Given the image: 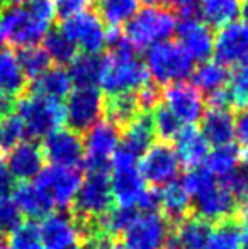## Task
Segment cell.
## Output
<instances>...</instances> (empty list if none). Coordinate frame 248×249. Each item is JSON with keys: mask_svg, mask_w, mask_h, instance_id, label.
I'll return each mask as SVG.
<instances>
[{"mask_svg": "<svg viewBox=\"0 0 248 249\" xmlns=\"http://www.w3.org/2000/svg\"><path fill=\"white\" fill-rule=\"evenodd\" d=\"M51 0H31L27 5H10L0 12V43L20 50L38 46L55 20Z\"/></svg>", "mask_w": 248, "mask_h": 249, "instance_id": "cell-1", "label": "cell"}, {"mask_svg": "<svg viewBox=\"0 0 248 249\" xmlns=\"http://www.w3.org/2000/svg\"><path fill=\"white\" fill-rule=\"evenodd\" d=\"M148 71L145 65L134 56V53L109 51L100 58L99 90L109 97L121 93H134L148 83Z\"/></svg>", "mask_w": 248, "mask_h": 249, "instance_id": "cell-2", "label": "cell"}, {"mask_svg": "<svg viewBox=\"0 0 248 249\" xmlns=\"http://www.w3.org/2000/svg\"><path fill=\"white\" fill-rule=\"evenodd\" d=\"M177 31V17L163 7H145L126 24L124 37L133 50H146L169 41Z\"/></svg>", "mask_w": 248, "mask_h": 249, "instance_id": "cell-3", "label": "cell"}, {"mask_svg": "<svg viewBox=\"0 0 248 249\" xmlns=\"http://www.w3.org/2000/svg\"><path fill=\"white\" fill-rule=\"evenodd\" d=\"M145 68L148 75L160 85L184 82L194 68V59L179 43L165 41L146 51Z\"/></svg>", "mask_w": 248, "mask_h": 249, "instance_id": "cell-4", "label": "cell"}, {"mask_svg": "<svg viewBox=\"0 0 248 249\" xmlns=\"http://www.w3.org/2000/svg\"><path fill=\"white\" fill-rule=\"evenodd\" d=\"M16 108L26 136L33 139L46 138L51 132L61 129L65 122V107L61 102L34 93L22 97L17 102Z\"/></svg>", "mask_w": 248, "mask_h": 249, "instance_id": "cell-5", "label": "cell"}, {"mask_svg": "<svg viewBox=\"0 0 248 249\" xmlns=\"http://www.w3.org/2000/svg\"><path fill=\"white\" fill-rule=\"evenodd\" d=\"M102 92L99 87H76L66 97L65 107V122L76 134L87 132L92 125L100 121L104 114Z\"/></svg>", "mask_w": 248, "mask_h": 249, "instance_id": "cell-6", "label": "cell"}, {"mask_svg": "<svg viewBox=\"0 0 248 249\" xmlns=\"http://www.w3.org/2000/svg\"><path fill=\"white\" fill-rule=\"evenodd\" d=\"M121 141V131L111 122L99 121L83 139V166L87 171H109L111 158Z\"/></svg>", "mask_w": 248, "mask_h": 249, "instance_id": "cell-7", "label": "cell"}, {"mask_svg": "<svg viewBox=\"0 0 248 249\" xmlns=\"http://www.w3.org/2000/svg\"><path fill=\"white\" fill-rule=\"evenodd\" d=\"M192 200V215L208 220L209 224L223 222L233 219L238 209V203L228 192V188L214 178L206 187H202L197 194L191 197Z\"/></svg>", "mask_w": 248, "mask_h": 249, "instance_id": "cell-8", "label": "cell"}, {"mask_svg": "<svg viewBox=\"0 0 248 249\" xmlns=\"http://www.w3.org/2000/svg\"><path fill=\"white\" fill-rule=\"evenodd\" d=\"M61 33L87 54H99L107 46V29L95 12L85 10L63 20Z\"/></svg>", "mask_w": 248, "mask_h": 249, "instance_id": "cell-9", "label": "cell"}, {"mask_svg": "<svg viewBox=\"0 0 248 249\" xmlns=\"http://www.w3.org/2000/svg\"><path fill=\"white\" fill-rule=\"evenodd\" d=\"M170 224L162 213H138L117 243L124 249H163Z\"/></svg>", "mask_w": 248, "mask_h": 249, "instance_id": "cell-10", "label": "cell"}, {"mask_svg": "<svg viewBox=\"0 0 248 249\" xmlns=\"http://www.w3.org/2000/svg\"><path fill=\"white\" fill-rule=\"evenodd\" d=\"M180 161L173 146L169 142H156L143 154L138 171L152 187L160 188L173 180L180 171Z\"/></svg>", "mask_w": 248, "mask_h": 249, "instance_id": "cell-11", "label": "cell"}, {"mask_svg": "<svg viewBox=\"0 0 248 249\" xmlns=\"http://www.w3.org/2000/svg\"><path fill=\"white\" fill-rule=\"evenodd\" d=\"M83 175L78 168H61L50 166L43 168L36 177V187L41 188L55 205L60 209H70L80 185H82Z\"/></svg>", "mask_w": 248, "mask_h": 249, "instance_id": "cell-12", "label": "cell"}, {"mask_svg": "<svg viewBox=\"0 0 248 249\" xmlns=\"http://www.w3.org/2000/svg\"><path fill=\"white\" fill-rule=\"evenodd\" d=\"M212 53L223 66H238L248 59V22L233 20L219 29Z\"/></svg>", "mask_w": 248, "mask_h": 249, "instance_id": "cell-13", "label": "cell"}, {"mask_svg": "<svg viewBox=\"0 0 248 249\" xmlns=\"http://www.w3.org/2000/svg\"><path fill=\"white\" fill-rule=\"evenodd\" d=\"M165 107L179 119L180 124L194 125L204 115V99L194 85L186 82L167 85L163 90Z\"/></svg>", "mask_w": 248, "mask_h": 249, "instance_id": "cell-14", "label": "cell"}, {"mask_svg": "<svg viewBox=\"0 0 248 249\" xmlns=\"http://www.w3.org/2000/svg\"><path fill=\"white\" fill-rule=\"evenodd\" d=\"M44 160L51 163V166L76 168L80 161H83V141L80 134L72 129H58L46 136L43 141Z\"/></svg>", "mask_w": 248, "mask_h": 249, "instance_id": "cell-15", "label": "cell"}, {"mask_svg": "<svg viewBox=\"0 0 248 249\" xmlns=\"http://www.w3.org/2000/svg\"><path fill=\"white\" fill-rule=\"evenodd\" d=\"M177 33L179 44L194 61H208L214 48V36L204 20L197 19L194 12L182 14L180 22H177Z\"/></svg>", "mask_w": 248, "mask_h": 249, "instance_id": "cell-16", "label": "cell"}, {"mask_svg": "<svg viewBox=\"0 0 248 249\" xmlns=\"http://www.w3.org/2000/svg\"><path fill=\"white\" fill-rule=\"evenodd\" d=\"M43 249H72L80 246V237L70 215L50 213L38 226Z\"/></svg>", "mask_w": 248, "mask_h": 249, "instance_id": "cell-17", "label": "cell"}, {"mask_svg": "<svg viewBox=\"0 0 248 249\" xmlns=\"http://www.w3.org/2000/svg\"><path fill=\"white\" fill-rule=\"evenodd\" d=\"M5 166L14 177V180L26 181L36 178L44 166L43 149L34 141H22L7 153Z\"/></svg>", "mask_w": 248, "mask_h": 249, "instance_id": "cell-18", "label": "cell"}, {"mask_svg": "<svg viewBox=\"0 0 248 249\" xmlns=\"http://www.w3.org/2000/svg\"><path fill=\"white\" fill-rule=\"evenodd\" d=\"M201 134L206 142L214 148L233 144L235 139V115L228 108H209L201 119Z\"/></svg>", "mask_w": 248, "mask_h": 249, "instance_id": "cell-19", "label": "cell"}, {"mask_svg": "<svg viewBox=\"0 0 248 249\" xmlns=\"http://www.w3.org/2000/svg\"><path fill=\"white\" fill-rule=\"evenodd\" d=\"M114 202L123 209H133L138 203L139 197L146 190V181L141 178L138 168H116L111 178Z\"/></svg>", "mask_w": 248, "mask_h": 249, "instance_id": "cell-20", "label": "cell"}, {"mask_svg": "<svg viewBox=\"0 0 248 249\" xmlns=\"http://www.w3.org/2000/svg\"><path fill=\"white\" fill-rule=\"evenodd\" d=\"M160 213L170 226L192 215V200L182 181H170L160 190Z\"/></svg>", "mask_w": 248, "mask_h": 249, "instance_id": "cell-21", "label": "cell"}, {"mask_svg": "<svg viewBox=\"0 0 248 249\" xmlns=\"http://www.w3.org/2000/svg\"><path fill=\"white\" fill-rule=\"evenodd\" d=\"M14 202L19 207L20 213L26 215L31 222L46 219L50 213H53L55 203L44 194L41 188L34 183H20L14 188Z\"/></svg>", "mask_w": 248, "mask_h": 249, "instance_id": "cell-22", "label": "cell"}, {"mask_svg": "<svg viewBox=\"0 0 248 249\" xmlns=\"http://www.w3.org/2000/svg\"><path fill=\"white\" fill-rule=\"evenodd\" d=\"M173 141H175V153L180 166H184L186 170L197 168L201 161H204L209 154V144L206 142L201 131L194 125H186L180 129Z\"/></svg>", "mask_w": 248, "mask_h": 249, "instance_id": "cell-23", "label": "cell"}, {"mask_svg": "<svg viewBox=\"0 0 248 249\" xmlns=\"http://www.w3.org/2000/svg\"><path fill=\"white\" fill-rule=\"evenodd\" d=\"M156 134L153 117L148 112H141L134 121H131L123 129V142L121 148L131 153L133 156H143L153 146Z\"/></svg>", "mask_w": 248, "mask_h": 249, "instance_id": "cell-24", "label": "cell"}, {"mask_svg": "<svg viewBox=\"0 0 248 249\" xmlns=\"http://www.w3.org/2000/svg\"><path fill=\"white\" fill-rule=\"evenodd\" d=\"M172 232L179 249H202L212 232V224L195 215H189L177 226H172Z\"/></svg>", "mask_w": 248, "mask_h": 249, "instance_id": "cell-25", "label": "cell"}, {"mask_svg": "<svg viewBox=\"0 0 248 249\" xmlns=\"http://www.w3.org/2000/svg\"><path fill=\"white\" fill-rule=\"evenodd\" d=\"M73 83L70 80L68 71L61 66H55V68L44 71L41 76H38L36 80H33L31 93L61 102L70 95Z\"/></svg>", "mask_w": 248, "mask_h": 249, "instance_id": "cell-26", "label": "cell"}, {"mask_svg": "<svg viewBox=\"0 0 248 249\" xmlns=\"http://www.w3.org/2000/svg\"><path fill=\"white\" fill-rule=\"evenodd\" d=\"M26 80L16 53L0 51V93L14 99L26 89Z\"/></svg>", "mask_w": 248, "mask_h": 249, "instance_id": "cell-27", "label": "cell"}, {"mask_svg": "<svg viewBox=\"0 0 248 249\" xmlns=\"http://www.w3.org/2000/svg\"><path fill=\"white\" fill-rule=\"evenodd\" d=\"M104 114H106V121L121 131L141 114L138 97L136 93H121V95L109 97L104 104Z\"/></svg>", "mask_w": 248, "mask_h": 249, "instance_id": "cell-28", "label": "cell"}, {"mask_svg": "<svg viewBox=\"0 0 248 249\" xmlns=\"http://www.w3.org/2000/svg\"><path fill=\"white\" fill-rule=\"evenodd\" d=\"M192 82L199 92H204L208 95L226 89V83L229 80L228 70L221 63L214 61H202L195 70H192Z\"/></svg>", "mask_w": 248, "mask_h": 249, "instance_id": "cell-29", "label": "cell"}, {"mask_svg": "<svg viewBox=\"0 0 248 249\" xmlns=\"http://www.w3.org/2000/svg\"><path fill=\"white\" fill-rule=\"evenodd\" d=\"M199 10L208 26L223 27L240 16L242 0H199Z\"/></svg>", "mask_w": 248, "mask_h": 249, "instance_id": "cell-30", "label": "cell"}, {"mask_svg": "<svg viewBox=\"0 0 248 249\" xmlns=\"http://www.w3.org/2000/svg\"><path fill=\"white\" fill-rule=\"evenodd\" d=\"M139 0H97L100 20L109 24L111 29H119L128 24L138 12Z\"/></svg>", "mask_w": 248, "mask_h": 249, "instance_id": "cell-31", "label": "cell"}, {"mask_svg": "<svg viewBox=\"0 0 248 249\" xmlns=\"http://www.w3.org/2000/svg\"><path fill=\"white\" fill-rule=\"evenodd\" d=\"M240 158H242V149L236 144L214 148V151L206 158V170L212 177H219L223 180L235 170H238Z\"/></svg>", "mask_w": 248, "mask_h": 249, "instance_id": "cell-32", "label": "cell"}, {"mask_svg": "<svg viewBox=\"0 0 248 249\" xmlns=\"http://www.w3.org/2000/svg\"><path fill=\"white\" fill-rule=\"evenodd\" d=\"M100 73V58L97 54H76L70 63L68 75L73 85L76 87H97Z\"/></svg>", "mask_w": 248, "mask_h": 249, "instance_id": "cell-33", "label": "cell"}, {"mask_svg": "<svg viewBox=\"0 0 248 249\" xmlns=\"http://www.w3.org/2000/svg\"><path fill=\"white\" fill-rule=\"evenodd\" d=\"M240 232H242V227L236 224L235 217L223 220L212 227L211 236L202 249H240L242 248Z\"/></svg>", "mask_w": 248, "mask_h": 249, "instance_id": "cell-34", "label": "cell"}, {"mask_svg": "<svg viewBox=\"0 0 248 249\" xmlns=\"http://www.w3.org/2000/svg\"><path fill=\"white\" fill-rule=\"evenodd\" d=\"M44 48L46 54L50 56L51 61H55L57 65H70L73 59L76 58V48L65 34L58 31H50L44 37Z\"/></svg>", "mask_w": 248, "mask_h": 249, "instance_id": "cell-35", "label": "cell"}, {"mask_svg": "<svg viewBox=\"0 0 248 249\" xmlns=\"http://www.w3.org/2000/svg\"><path fill=\"white\" fill-rule=\"evenodd\" d=\"M19 63L22 66V71L26 75V78L36 80L38 76H41L44 71L50 70L51 59L46 54V51L39 46H33V48H26V50H20V53L17 54Z\"/></svg>", "mask_w": 248, "mask_h": 249, "instance_id": "cell-36", "label": "cell"}, {"mask_svg": "<svg viewBox=\"0 0 248 249\" xmlns=\"http://www.w3.org/2000/svg\"><path fill=\"white\" fill-rule=\"evenodd\" d=\"M24 138H26V131L17 114H10L0 119V153L7 154L10 149L20 144Z\"/></svg>", "mask_w": 248, "mask_h": 249, "instance_id": "cell-37", "label": "cell"}, {"mask_svg": "<svg viewBox=\"0 0 248 249\" xmlns=\"http://www.w3.org/2000/svg\"><path fill=\"white\" fill-rule=\"evenodd\" d=\"M153 125H155V134L162 139V142H170L177 138V134L182 129L179 119L169 110L163 104L153 110Z\"/></svg>", "mask_w": 248, "mask_h": 249, "instance_id": "cell-38", "label": "cell"}, {"mask_svg": "<svg viewBox=\"0 0 248 249\" xmlns=\"http://www.w3.org/2000/svg\"><path fill=\"white\" fill-rule=\"evenodd\" d=\"M24 224V215L12 198H0V234L5 237L12 236Z\"/></svg>", "mask_w": 248, "mask_h": 249, "instance_id": "cell-39", "label": "cell"}, {"mask_svg": "<svg viewBox=\"0 0 248 249\" xmlns=\"http://www.w3.org/2000/svg\"><path fill=\"white\" fill-rule=\"evenodd\" d=\"M228 92L229 99H231V105L240 108L248 105V59H245L235 70Z\"/></svg>", "mask_w": 248, "mask_h": 249, "instance_id": "cell-40", "label": "cell"}, {"mask_svg": "<svg viewBox=\"0 0 248 249\" xmlns=\"http://www.w3.org/2000/svg\"><path fill=\"white\" fill-rule=\"evenodd\" d=\"M12 249H43L39 243V231L36 222H24L16 232L10 236Z\"/></svg>", "mask_w": 248, "mask_h": 249, "instance_id": "cell-41", "label": "cell"}, {"mask_svg": "<svg viewBox=\"0 0 248 249\" xmlns=\"http://www.w3.org/2000/svg\"><path fill=\"white\" fill-rule=\"evenodd\" d=\"M221 183L228 188L238 205L248 202V173L245 170H235L231 175L223 178Z\"/></svg>", "mask_w": 248, "mask_h": 249, "instance_id": "cell-42", "label": "cell"}, {"mask_svg": "<svg viewBox=\"0 0 248 249\" xmlns=\"http://www.w3.org/2000/svg\"><path fill=\"white\" fill-rule=\"evenodd\" d=\"M51 2H53L55 12L65 20L68 17H73L76 14H82L85 10H89V7L95 0H51Z\"/></svg>", "mask_w": 248, "mask_h": 249, "instance_id": "cell-43", "label": "cell"}, {"mask_svg": "<svg viewBox=\"0 0 248 249\" xmlns=\"http://www.w3.org/2000/svg\"><path fill=\"white\" fill-rule=\"evenodd\" d=\"M136 97H138V104H139L141 112H148L150 114V110H155L160 105L162 92L158 90V87L148 82L145 87H141V89L136 92Z\"/></svg>", "mask_w": 248, "mask_h": 249, "instance_id": "cell-44", "label": "cell"}, {"mask_svg": "<svg viewBox=\"0 0 248 249\" xmlns=\"http://www.w3.org/2000/svg\"><path fill=\"white\" fill-rule=\"evenodd\" d=\"M136 205L143 213H160V188H146Z\"/></svg>", "mask_w": 248, "mask_h": 249, "instance_id": "cell-45", "label": "cell"}, {"mask_svg": "<svg viewBox=\"0 0 248 249\" xmlns=\"http://www.w3.org/2000/svg\"><path fill=\"white\" fill-rule=\"evenodd\" d=\"M235 138L242 146H248V105L240 110L238 117L235 119Z\"/></svg>", "mask_w": 248, "mask_h": 249, "instance_id": "cell-46", "label": "cell"}, {"mask_svg": "<svg viewBox=\"0 0 248 249\" xmlns=\"http://www.w3.org/2000/svg\"><path fill=\"white\" fill-rule=\"evenodd\" d=\"M169 5H175L180 9V14H189L194 12V5L199 2V0H163Z\"/></svg>", "mask_w": 248, "mask_h": 249, "instance_id": "cell-47", "label": "cell"}, {"mask_svg": "<svg viewBox=\"0 0 248 249\" xmlns=\"http://www.w3.org/2000/svg\"><path fill=\"white\" fill-rule=\"evenodd\" d=\"M14 107H16V102H14L12 97H7L0 93V119L12 114Z\"/></svg>", "mask_w": 248, "mask_h": 249, "instance_id": "cell-48", "label": "cell"}, {"mask_svg": "<svg viewBox=\"0 0 248 249\" xmlns=\"http://www.w3.org/2000/svg\"><path fill=\"white\" fill-rule=\"evenodd\" d=\"M235 220H236V224H238L240 227H243V229H248V202L242 203V205H238V209H236V213H235Z\"/></svg>", "mask_w": 248, "mask_h": 249, "instance_id": "cell-49", "label": "cell"}, {"mask_svg": "<svg viewBox=\"0 0 248 249\" xmlns=\"http://www.w3.org/2000/svg\"><path fill=\"white\" fill-rule=\"evenodd\" d=\"M240 163H243V170L248 173V146L242 151V158H240Z\"/></svg>", "mask_w": 248, "mask_h": 249, "instance_id": "cell-50", "label": "cell"}, {"mask_svg": "<svg viewBox=\"0 0 248 249\" xmlns=\"http://www.w3.org/2000/svg\"><path fill=\"white\" fill-rule=\"evenodd\" d=\"M240 241H242V248L248 249V229H243L240 232Z\"/></svg>", "mask_w": 248, "mask_h": 249, "instance_id": "cell-51", "label": "cell"}, {"mask_svg": "<svg viewBox=\"0 0 248 249\" xmlns=\"http://www.w3.org/2000/svg\"><path fill=\"white\" fill-rule=\"evenodd\" d=\"M240 12L245 17V22H248V0H242V10Z\"/></svg>", "mask_w": 248, "mask_h": 249, "instance_id": "cell-52", "label": "cell"}, {"mask_svg": "<svg viewBox=\"0 0 248 249\" xmlns=\"http://www.w3.org/2000/svg\"><path fill=\"white\" fill-rule=\"evenodd\" d=\"M7 248H9V239L0 234V249H7Z\"/></svg>", "mask_w": 248, "mask_h": 249, "instance_id": "cell-53", "label": "cell"}, {"mask_svg": "<svg viewBox=\"0 0 248 249\" xmlns=\"http://www.w3.org/2000/svg\"><path fill=\"white\" fill-rule=\"evenodd\" d=\"M143 3H146L148 7H156L160 2H163V0H141Z\"/></svg>", "mask_w": 248, "mask_h": 249, "instance_id": "cell-54", "label": "cell"}, {"mask_svg": "<svg viewBox=\"0 0 248 249\" xmlns=\"http://www.w3.org/2000/svg\"><path fill=\"white\" fill-rule=\"evenodd\" d=\"M29 2H31V0H10V3H12V5H27Z\"/></svg>", "mask_w": 248, "mask_h": 249, "instance_id": "cell-55", "label": "cell"}, {"mask_svg": "<svg viewBox=\"0 0 248 249\" xmlns=\"http://www.w3.org/2000/svg\"><path fill=\"white\" fill-rule=\"evenodd\" d=\"M109 249H124V248H123V244L117 243V241H116V243H113V246H111Z\"/></svg>", "mask_w": 248, "mask_h": 249, "instance_id": "cell-56", "label": "cell"}, {"mask_svg": "<svg viewBox=\"0 0 248 249\" xmlns=\"http://www.w3.org/2000/svg\"><path fill=\"white\" fill-rule=\"evenodd\" d=\"M0 12H2V0H0Z\"/></svg>", "mask_w": 248, "mask_h": 249, "instance_id": "cell-57", "label": "cell"}, {"mask_svg": "<svg viewBox=\"0 0 248 249\" xmlns=\"http://www.w3.org/2000/svg\"><path fill=\"white\" fill-rule=\"evenodd\" d=\"M0 51H2V43H0Z\"/></svg>", "mask_w": 248, "mask_h": 249, "instance_id": "cell-58", "label": "cell"}, {"mask_svg": "<svg viewBox=\"0 0 248 249\" xmlns=\"http://www.w3.org/2000/svg\"><path fill=\"white\" fill-rule=\"evenodd\" d=\"M7 249H12V248H7Z\"/></svg>", "mask_w": 248, "mask_h": 249, "instance_id": "cell-59", "label": "cell"}]
</instances>
